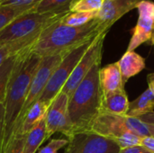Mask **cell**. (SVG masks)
Listing matches in <instances>:
<instances>
[{
  "instance_id": "25",
  "label": "cell",
  "mask_w": 154,
  "mask_h": 153,
  "mask_svg": "<svg viewBox=\"0 0 154 153\" xmlns=\"http://www.w3.org/2000/svg\"><path fill=\"white\" fill-rule=\"evenodd\" d=\"M69 140L66 139H52L43 148H42L38 153H57L59 150L67 146Z\"/></svg>"
},
{
  "instance_id": "4",
  "label": "cell",
  "mask_w": 154,
  "mask_h": 153,
  "mask_svg": "<svg viewBox=\"0 0 154 153\" xmlns=\"http://www.w3.org/2000/svg\"><path fill=\"white\" fill-rule=\"evenodd\" d=\"M69 11L38 13L34 9L28 11L0 31V43L19 40L42 32L49 25L62 19Z\"/></svg>"
},
{
  "instance_id": "6",
  "label": "cell",
  "mask_w": 154,
  "mask_h": 153,
  "mask_svg": "<svg viewBox=\"0 0 154 153\" xmlns=\"http://www.w3.org/2000/svg\"><path fill=\"white\" fill-rule=\"evenodd\" d=\"M65 54L66 53H60V54L51 55V56H46V57L42 58L39 67L31 81L29 90H28L24 104L23 106V108L21 110V113L19 115V117L15 123L14 133H13V139L15 137V135L19 132L25 114L31 108V106L40 99L42 94L43 93L48 84V81L52 72L60 64V62L61 61Z\"/></svg>"
},
{
  "instance_id": "32",
  "label": "cell",
  "mask_w": 154,
  "mask_h": 153,
  "mask_svg": "<svg viewBox=\"0 0 154 153\" xmlns=\"http://www.w3.org/2000/svg\"><path fill=\"white\" fill-rule=\"evenodd\" d=\"M148 127V130L150 132V134L151 136H153L154 137V123H149V122H144Z\"/></svg>"
},
{
  "instance_id": "22",
  "label": "cell",
  "mask_w": 154,
  "mask_h": 153,
  "mask_svg": "<svg viewBox=\"0 0 154 153\" xmlns=\"http://www.w3.org/2000/svg\"><path fill=\"white\" fill-rule=\"evenodd\" d=\"M77 1L78 0H42L35 6L34 11L38 13L69 11L70 6Z\"/></svg>"
},
{
  "instance_id": "17",
  "label": "cell",
  "mask_w": 154,
  "mask_h": 153,
  "mask_svg": "<svg viewBox=\"0 0 154 153\" xmlns=\"http://www.w3.org/2000/svg\"><path fill=\"white\" fill-rule=\"evenodd\" d=\"M48 107L49 106L43 102L37 101L36 103H34L25 114L20 130L15 135V137L25 136L38 122H40L43 117H45Z\"/></svg>"
},
{
  "instance_id": "26",
  "label": "cell",
  "mask_w": 154,
  "mask_h": 153,
  "mask_svg": "<svg viewBox=\"0 0 154 153\" xmlns=\"http://www.w3.org/2000/svg\"><path fill=\"white\" fill-rule=\"evenodd\" d=\"M25 136L15 137L8 145L5 153H23V145H24Z\"/></svg>"
},
{
  "instance_id": "24",
  "label": "cell",
  "mask_w": 154,
  "mask_h": 153,
  "mask_svg": "<svg viewBox=\"0 0 154 153\" xmlns=\"http://www.w3.org/2000/svg\"><path fill=\"white\" fill-rule=\"evenodd\" d=\"M105 0H78L69 8L70 13L90 12L97 13L103 5Z\"/></svg>"
},
{
  "instance_id": "2",
  "label": "cell",
  "mask_w": 154,
  "mask_h": 153,
  "mask_svg": "<svg viewBox=\"0 0 154 153\" xmlns=\"http://www.w3.org/2000/svg\"><path fill=\"white\" fill-rule=\"evenodd\" d=\"M101 60H98L92 67L69 97L68 111L71 136L77 133L89 131L92 123L102 111L104 94L99 79Z\"/></svg>"
},
{
  "instance_id": "21",
  "label": "cell",
  "mask_w": 154,
  "mask_h": 153,
  "mask_svg": "<svg viewBox=\"0 0 154 153\" xmlns=\"http://www.w3.org/2000/svg\"><path fill=\"white\" fill-rule=\"evenodd\" d=\"M33 9L34 7L31 6L0 5V31L5 28L21 14Z\"/></svg>"
},
{
  "instance_id": "18",
  "label": "cell",
  "mask_w": 154,
  "mask_h": 153,
  "mask_svg": "<svg viewBox=\"0 0 154 153\" xmlns=\"http://www.w3.org/2000/svg\"><path fill=\"white\" fill-rule=\"evenodd\" d=\"M45 140H47V129L43 117L25 135L23 153H35Z\"/></svg>"
},
{
  "instance_id": "34",
  "label": "cell",
  "mask_w": 154,
  "mask_h": 153,
  "mask_svg": "<svg viewBox=\"0 0 154 153\" xmlns=\"http://www.w3.org/2000/svg\"><path fill=\"white\" fill-rule=\"evenodd\" d=\"M1 1H2V0H0V2H1Z\"/></svg>"
},
{
  "instance_id": "23",
  "label": "cell",
  "mask_w": 154,
  "mask_h": 153,
  "mask_svg": "<svg viewBox=\"0 0 154 153\" xmlns=\"http://www.w3.org/2000/svg\"><path fill=\"white\" fill-rule=\"evenodd\" d=\"M97 13H90V12H74L69 13L66 16H64L60 21L63 24L69 25V26H82L89 22H91L93 19L96 18Z\"/></svg>"
},
{
  "instance_id": "1",
  "label": "cell",
  "mask_w": 154,
  "mask_h": 153,
  "mask_svg": "<svg viewBox=\"0 0 154 153\" xmlns=\"http://www.w3.org/2000/svg\"><path fill=\"white\" fill-rule=\"evenodd\" d=\"M26 50L17 62L10 78L5 106V122L1 153H5L12 142L15 123L24 104L31 81L39 67L42 58L31 50Z\"/></svg>"
},
{
  "instance_id": "28",
  "label": "cell",
  "mask_w": 154,
  "mask_h": 153,
  "mask_svg": "<svg viewBox=\"0 0 154 153\" xmlns=\"http://www.w3.org/2000/svg\"><path fill=\"white\" fill-rule=\"evenodd\" d=\"M151 153H154V137L153 136H145L141 140V144Z\"/></svg>"
},
{
  "instance_id": "29",
  "label": "cell",
  "mask_w": 154,
  "mask_h": 153,
  "mask_svg": "<svg viewBox=\"0 0 154 153\" xmlns=\"http://www.w3.org/2000/svg\"><path fill=\"white\" fill-rule=\"evenodd\" d=\"M119 153H151L148 150H146L143 146L142 145H136L133 147H128V148H124L120 149Z\"/></svg>"
},
{
  "instance_id": "27",
  "label": "cell",
  "mask_w": 154,
  "mask_h": 153,
  "mask_svg": "<svg viewBox=\"0 0 154 153\" xmlns=\"http://www.w3.org/2000/svg\"><path fill=\"white\" fill-rule=\"evenodd\" d=\"M42 0H2L0 5H17V6H31L34 7Z\"/></svg>"
},
{
  "instance_id": "12",
  "label": "cell",
  "mask_w": 154,
  "mask_h": 153,
  "mask_svg": "<svg viewBox=\"0 0 154 153\" xmlns=\"http://www.w3.org/2000/svg\"><path fill=\"white\" fill-rule=\"evenodd\" d=\"M143 0H105L102 7L97 13L96 19L103 31L110 28L125 14L137 8Z\"/></svg>"
},
{
  "instance_id": "15",
  "label": "cell",
  "mask_w": 154,
  "mask_h": 153,
  "mask_svg": "<svg viewBox=\"0 0 154 153\" xmlns=\"http://www.w3.org/2000/svg\"><path fill=\"white\" fill-rule=\"evenodd\" d=\"M122 74L123 82L125 84L129 78L138 75L145 69V60L135 51H126L117 61Z\"/></svg>"
},
{
  "instance_id": "9",
  "label": "cell",
  "mask_w": 154,
  "mask_h": 153,
  "mask_svg": "<svg viewBox=\"0 0 154 153\" xmlns=\"http://www.w3.org/2000/svg\"><path fill=\"white\" fill-rule=\"evenodd\" d=\"M68 106L69 96L62 92H60L50 104L45 115L47 139L55 133H61L68 139L71 136Z\"/></svg>"
},
{
  "instance_id": "33",
  "label": "cell",
  "mask_w": 154,
  "mask_h": 153,
  "mask_svg": "<svg viewBox=\"0 0 154 153\" xmlns=\"http://www.w3.org/2000/svg\"><path fill=\"white\" fill-rule=\"evenodd\" d=\"M152 44L154 46V32H153V35H152Z\"/></svg>"
},
{
  "instance_id": "13",
  "label": "cell",
  "mask_w": 154,
  "mask_h": 153,
  "mask_svg": "<svg viewBox=\"0 0 154 153\" xmlns=\"http://www.w3.org/2000/svg\"><path fill=\"white\" fill-rule=\"evenodd\" d=\"M99 79L104 95L120 88H125V84L123 82L118 62H114L104 68H100Z\"/></svg>"
},
{
  "instance_id": "30",
  "label": "cell",
  "mask_w": 154,
  "mask_h": 153,
  "mask_svg": "<svg viewBox=\"0 0 154 153\" xmlns=\"http://www.w3.org/2000/svg\"><path fill=\"white\" fill-rule=\"evenodd\" d=\"M4 122H5V106L3 103H0V153L3 140V132H4Z\"/></svg>"
},
{
  "instance_id": "31",
  "label": "cell",
  "mask_w": 154,
  "mask_h": 153,
  "mask_svg": "<svg viewBox=\"0 0 154 153\" xmlns=\"http://www.w3.org/2000/svg\"><path fill=\"white\" fill-rule=\"evenodd\" d=\"M147 81H148V85H149L148 88L154 95V73H151L147 76Z\"/></svg>"
},
{
  "instance_id": "5",
  "label": "cell",
  "mask_w": 154,
  "mask_h": 153,
  "mask_svg": "<svg viewBox=\"0 0 154 153\" xmlns=\"http://www.w3.org/2000/svg\"><path fill=\"white\" fill-rule=\"evenodd\" d=\"M95 38L84 42L64 55L60 64L52 72L48 84L38 101L43 102L50 106L51 101L60 92L63 86L72 74L74 69L94 41Z\"/></svg>"
},
{
  "instance_id": "10",
  "label": "cell",
  "mask_w": 154,
  "mask_h": 153,
  "mask_svg": "<svg viewBox=\"0 0 154 153\" xmlns=\"http://www.w3.org/2000/svg\"><path fill=\"white\" fill-rule=\"evenodd\" d=\"M138 21L126 51H134L143 43L152 40L154 32V2L143 0L137 6Z\"/></svg>"
},
{
  "instance_id": "8",
  "label": "cell",
  "mask_w": 154,
  "mask_h": 153,
  "mask_svg": "<svg viewBox=\"0 0 154 153\" xmlns=\"http://www.w3.org/2000/svg\"><path fill=\"white\" fill-rule=\"evenodd\" d=\"M64 153H119L118 144L108 138L90 131L73 134Z\"/></svg>"
},
{
  "instance_id": "16",
  "label": "cell",
  "mask_w": 154,
  "mask_h": 153,
  "mask_svg": "<svg viewBox=\"0 0 154 153\" xmlns=\"http://www.w3.org/2000/svg\"><path fill=\"white\" fill-rule=\"evenodd\" d=\"M41 32H38V33L30 35L28 37L19 39V40L0 43V65L4 61H5L7 59L22 52L24 50H27L32 47L34 43L37 41Z\"/></svg>"
},
{
  "instance_id": "19",
  "label": "cell",
  "mask_w": 154,
  "mask_h": 153,
  "mask_svg": "<svg viewBox=\"0 0 154 153\" xmlns=\"http://www.w3.org/2000/svg\"><path fill=\"white\" fill-rule=\"evenodd\" d=\"M154 112V95L147 88L135 100L130 102L127 115L140 118Z\"/></svg>"
},
{
  "instance_id": "14",
  "label": "cell",
  "mask_w": 154,
  "mask_h": 153,
  "mask_svg": "<svg viewBox=\"0 0 154 153\" xmlns=\"http://www.w3.org/2000/svg\"><path fill=\"white\" fill-rule=\"evenodd\" d=\"M129 106L130 101L125 88H120L103 96L102 111L117 115H126Z\"/></svg>"
},
{
  "instance_id": "11",
  "label": "cell",
  "mask_w": 154,
  "mask_h": 153,
  "mask_svg": "<svg viewBox=\"0 0 154 153\" xmlns=\"http://www.w3.org/2000/svg\"><path fill=\"white\" fill-rule=\"evenodd\" d=\"M89 131L116 142L130 132L127 126L126 115H117L105 111H101L97 116Z\"/></svg>"
},
{
  "instance_id": "3",
  "label": "cell",
  "mask_w": 154,
  "mask_h": 153,
  "mask_svg": "<svg viewBox=\"0 0 154 153\" xmlns=\"http://www.w3.org/2000/svg\"><path fill=\"white\" fill-rule=\"evenodd\" d=\"M61 20V19H60ZM59 20L45 28L40 34L31 50L41 58L68 53L71 50L94 39L103 31L95 18L82 26H69Z\"/></svg>"
},
{
  "instance_id": "7",
  "label": "cell",
  "mask_w": 154,
  "mask_h": 153,
  "mask_svg": "<svg viewBox=\"0 0 154 153\" xmlns=\"http://www.w3.org/2000/svg\"><path fill=\"white\" fill-rule=\"evenodd\" d=\"M107 32H103L95 38L94 41L74 69L72 74L63 86L60 92L66 94L69 97L90 71L92 67L98 60H102L104 41Z\"/></svg>"
},
{
  "instance_id": "20",
  "label": "cell",
  "mask_w": 154,
  "mask_h": 153,
  "mask_svg": "<svg viewBox=\"0 0 154 153\" xmlns=\"http://www.w3.org/2000/svg\"><path fill=\"white\" fill-rule=\"evenodd\" d=\"M25 50H24L22 52L7 59L5 61H4L0 65V103L4 104L5 95H6L7 87H8L10 78L12 77V74L14 72V69L17 62L19 61L21 56L23 55V53Z\"/></svg>"
}]
</instances>
